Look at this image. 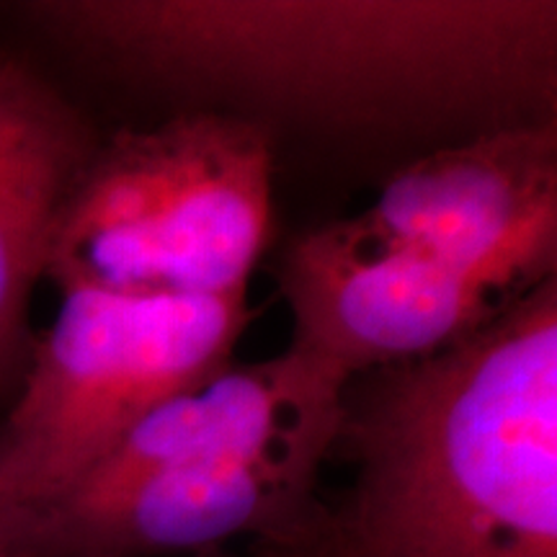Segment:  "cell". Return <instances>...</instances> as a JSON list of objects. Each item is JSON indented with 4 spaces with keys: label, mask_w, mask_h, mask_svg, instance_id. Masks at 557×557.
Instances as JSON below:
<instances>
[{
    "label": "cell",
    "mask_w": 557,
    "mask_h": 557,
    "mask_svg": "<svg viewBox=\"0 0 557 557\" xmlns=\"http://www.w3.org/2000/svg\"><path fill=\"white\" fill-rule=\"evenodd\" d=\"M197 557H267L263 553H259V549H250L248 555H235V553H230V549H212V553H205V555H197Z\"/></svg>",
    "instance_id": "9c48e42d"
},
{
    "label": "cell",
    "mask_w": 557,
    "mask_h": 557,
    "mask_svg": "<svg viewBox=\"0 0 557 557\" xmlns=\"http://www.w3.org/2000/svg\"><path fill=\"white\" fill-rule=\"evenodd\" d=\"M292 346L348 380L449 351L521 295L333 220L297 235L276 271Z\"/></svg>",
    "instance_id": "8992f818"
},
{
    "label": "cell",
    "mask_w": 557,
    "mask_h": 557,
    "mask_svg": "<svg viewBox=\"0 0 557 557\" xmlns=\"http://www.w3.org/2000/svg\"><path fill=\"white\" fill-rule=\"evenodd\" d=\"M88 114L41 70L0 50V403L29 367L32 295L45 278L54 222L99 145Z\"/></svg>",
    "instance_id": "ba28073f"
},
{
    "label": "cell",
    "mask_w": 557,
    "mask_h": 557,
    "mask_svg": "<svg viewBox=\"0 0 557 557\" xmlns=\"http://www.w3.org/2000/svg\"><path fill=\"white\" fill-rule=\"evenodd\" d=\"M338 426L318 423L263 449L9 508L0 511V537L11 557H197L238 537L253 547H287L318 517L320 472L336 449Z\"/></svg>",
    "instance_id": "5b68a950"
},
{
    "label": "cell",
    "mask_w": 557,
    "mask_h": 557,
    "mask_svg": "<svg viewBox=\"0 0 557 557\" xmlns=\"http://www.w3.org/2000/svg\"><path fill=\"white\" fill-rule=\"evenodd\" d=\"M256 120L194 109L101 135L54 222L45 278L127 297L246 295L271 233Z\"/></svg>",
    "instance_id": "3957f363"
},
{
    "label": "cell",
    "mask_w": 557,
    "mask_h": 557,
    "mask_svg": "<svg viewBox=\"0 0 557 557\" xmlns=\"http://www.w3.org/2000/svg\"><path fill=\"white\" fill-rule=\"evenodd\" d=\"M88 73L318 127L549 120L553 0H26L0 5Z\"/></svg>",
    "instance_id": "6da1fadb"
},
{
    "label": "cell",
    "mask_w": 557,
    "mask_h": 557,
    "mask_svg": "<svg viewBox=\"0 0 557 557\" xmlns=\"http://www.w3.org/2000/svg\"><path fill=\"white\" fill-rule=\"evenodd\" d=\"M0 557H11L9 549H5V545H3V537H0Z\"/></svg>",
    "instance_id": "30bf717a"
},
{
    "label": "cell",
    "mask_w": 557,
    "mask_h": 557,
    "mask_svg": "<svg viewBox=\"0 0 557 557\" xmlns=\"http://www.w3.org/2000/svg\"><path fill=\"white\" fill-rule=\"evenodd\" d=\"M354 480L267 557H557V278L436 357L357 374Z\"/></svg>",
    "instance_id": "7a4b0ae2"
},
{
    "label": "cell",
    "mask_w": 557,
    "mask_h": 557,
    "mask_svg": "<svg viewBox=\"0 0 557 557\" xmlns=\"http://www.w3.org/2000/svg\"><path fill=\"white\" fill-rule=\"evenodd\" d=\"M60 295L0 423V511L37 506L86 478L152 408L233 364L256 318L248 292Z\"/></svg>",
    "instance_id": "277c9868"
},
{
    "label": "cell",
    "mask_w": 557,
    "mask_h": 557,
    "mask_svg": "<svg viewBox=\"0 0 557 557\" xmlns=\"http://www.w3.org/2000/svg\"><path fill=\"white\" fill-rule=\"evenodd\" d=\"M372 238L527 295L557 267V122L500 124L413 160L348 218Z\"/></svg>",
    "instance_id": "52a82bcc"
}]
</instances>
